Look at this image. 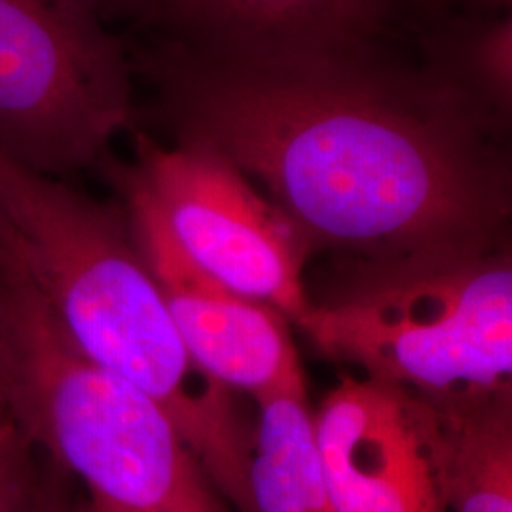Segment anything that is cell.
Masks as SVG:
<instances>
[{"mask_svg": "<svg viewBox=\"0 0 512 512\" xmlns=\"http://www.w3.org/2000/svg\"><path fill=\"white\" fill-rule=\"evenodd\" d=\"M120 40L73 0H0V154L59 179L133 120Z\"/></svg>", "mask_w": 512, "mask_h": 512, "instance_id": "obj_5", "label": "cell"}, {"mask_svg": "<svg viewBox=\"0 0 512 512\" xmlns=\"http://www.w3.org/2000/svg\"><path fill=\"white\" fill-rule=\"evenodd\" d=\"M90 512H129L124 511V509H118V507H112V505H107V503H101V501H92V509Z\"/></svg>", "mask_w": 512, "mask_h": 512, "instance_id": "obj_16", "label": "cell"}, {"mask_svg": "<svg viewBox=\"0 0 512 512\" xmlns=\"http://www.w3.org/2000/svg\"><path fill=\"white\" fill-rule=\"evenodd\" d=\"M427 401L448 512H512V389Z\"/></svg>", "mask_w": 512, "mask_h": 512, "instance_id": "obj_10", "label": "cell"}, {"mask_svg": "<svg viewBox=\"0 0 512 512\" xmlns=\"http://www.w3.org/2000/svg\"><path fill=\"white\" fill-rule=\"evenodd\" d=\"M249 484L256 512H338L321 458L306 380L255 399Z\"/></svg>", "mask_w": 512, "mask_h": 512, "instance_id": "obj_11", "label": "cell"}, {"mask_svg": "<svg viewBox=\"0 0 512 512\" xmlns=\"http://www.w3.org/2000/svg\"><path fill=\"white\" fill-rule=\"evenodd\" d=\"M29 512H31V511H29ZM33 512H40V511H33Z\"/></svg>", "mask_w": 512, "mask_h": 512, "instance_id": "obj_19", "label": "cell"}, {"mask_svg": "<svg viewBox=\"0 0 512 512\" xmlns=\"http://www.w3.org/2000/svg\"><path fill=\"white\" fill-rule=\"evenodd\" d=\"M0 404L101 501L129 512H220L181 431L145 391L93 363L0 253Z\"/></svg>", "mask_w": 512, "mask_h": 512, "instance_id": "obj_3", "label": "cell"}, {"mask_svg": "<svg viewBox=\"0 0 512 512\" xmlns=\"http://www.w3.org/2000/svg\"><path fill=\"white\" fill-rule=\"evenodd\" d=\"M27 440L0 404V512L27 509Z\"/></svg>", "mask_w": 512, "mask_h": 512, "instance_id": "obj_13", "label": "cell"}, {"mask_svg": "<svg viewBox=\"0 0 512 512\" xmlns=\"http://www.w3.org/2000/svg\"><path fill=\"white\" fill-rule=\"evenodd\" d=\"M0 253L76 348L164 408L220 494L256 512L253 437L232 389L190 357L128 213L0 154Z\"/></svg>", "mask_w": 512, "mask_h": 512, "instance_id": "obj_2", "label": "cell"}, {"mask_svg": "<svg viewBox=\"0 0 512 512\" xmlns=\"http://www.w3.org/2000/svg\"><path fill=\"white\" fill-rule=\"evenodd\" d=\"M145 196L186 258L228 289L296 323L311 300L302 283L310 247L238 167L205 148L139 137V160L118 169Z\"/></svg>", "mask_w": 512, "mask_h": 512, "instance_id": "obj_6", "label": "cell"}, {"mask_svg": "<svg viewBox=\"0 0 512 512\" xmlns=\"http://www.w3.org/2000/svg\"><path fill=\"white\" fill-rule=\"evenodd\" d=\"M412 2H418V4L425 6V8H433V6H440L444 0H412ZM391 4H393V0H391Z\"/></svg>", "mask_w": 512, "mask_h": 512, "instance_id": "obj_17", "label": "cell"}, {"mask_svg": "<svg viewBox=\"0 0 512 512\" xmlns=\"http://www.w3.org/2000/svg\"><path fill=\"white\" fill-rule=\"evenodd\" d=\"M139 251L196 365L228 389L258 399L304 378L289 319L194 266L169 236L147 196L114 173Z\"/></svg>", "mask_w": 512, "mask_h": 512, "instance_id": "obj_8", "label": "cell"}, {"mask_svg": "<svg viewBox=\"0 0 512 512\" xmlns=\"http://www.w3.org/2000/svg\"><path fill=\"white\" fill-rule=\"evenodd\" d=\"M73 2L101 19V16L116 10H133L135 0H73Z\"/></svg>", "mask_w": 512, "mask_h": 512, "instance_id": "obj_14", "label": "cell"}, {"mask_svg": "<svg viewBox=\"0 0 512 512\" xmlns=\"http://www.w3.org/2000/svg\"><path fill=\"white\" fill-rule=\"evenodd\" d=\"M480 14H505L511 12L512 0H473Z\"/></svg>", "mask_w": 512, "mask_h": 512, "instance_id": "obj_15", "label": "cell"}, {"mask_svg": "<svg viewBox=\"0 0 512 512\" xmlns=\"http://www.w3.org/2000/svg\"><path fill=\"white\" fill-rule=\"evenodd\" d=\"M391 0H135L167 40L219 55L355 50L382 37Z\"/></svg>", "mask_w": 512, "mask_h": 512, "instance_id": "obj_9", "label": "cell"}, {"mask_svg": "<svg viewBox=\"0 0 512 512\" xmlns=\"http://www.w3.org/2000/svg\"><path fill=\"white\" fill-rule=\"evenodd\" d=\"M0 293H2V272H0Z\"/></svg>", "mask_w": 512, "mask_h": 512, "instance_id": "obj_18", "label": "cell"}, {"mask_svg": "<svg viewBox=\"0 0 512 512\" xmlns=\"http://www.w3.org/2000/svg\"><path fill=\"white\" fill-rule=\"evenodd\" d=\"M355 266L296 321L323 355L431 401L512 389L509 245Z\"/></svg>", "mask_w": 512, "mask_h": 512, "instance_id": "obj_4", "label": "cell"}, {"mask_svg": "<svg viewBox=\"0 0 512 512\" xmlns=\"http://www.w3.org/2000/svg\"><path fill=\"white\" fill-rule=\"evenodd\" d=\"M429 65L450 76L503 124L512 107V16L456 19L427 38Z\"/></svg>", "mask_w": 512, "mask_h": 512, "instance_id": "obj_12", "label": "cell"}, {"mask_svg": "<svg viewBox=\"0 0 512 512\" xmlns=\"http://www.w3.org/2000/svg\"><path fill=\"white\" fill-rule=\"evenodd\" d=\"M315 431L338 512H448L427 399L401 385L344 378Z\"/></svg>", "mask_w": 512, "mask_h": 512, "instance_id": "obj_7", "label": "cell"}, {"mask_svg": "<svg viewBox=\"0 0 512 512\" xmlns=\"http://www.w3.org/2000/svg\"><path fill=\"white\" fill-rule=\"evenodd\" d=\"M141 67L175 145L260 184L310 251L376 262L505 245V124L433 65L374 46L219 55L164 38Z\"/></svg>", "mask_w": 512, "mask_h": 512, "instance_id": "obj_1", "label": "cell"}]
</instances>
